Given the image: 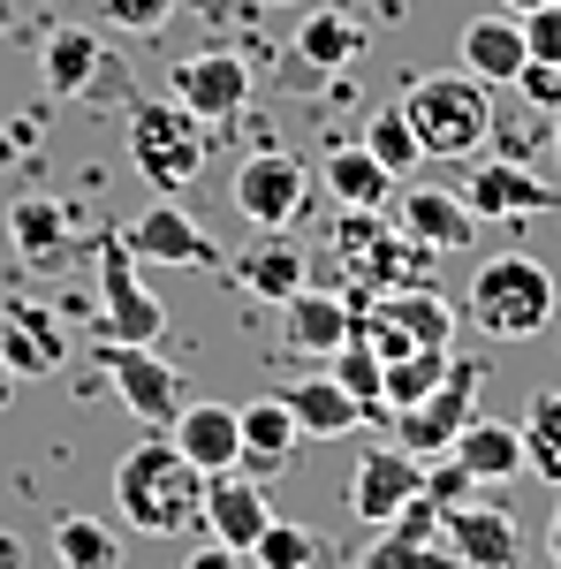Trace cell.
I'll use <instances>...</instances> for the list:
<instances>
[{
    "label": "cell",
    "instance_id": "obj_1",
    "mask_svg": "<svg viewBox=\"0 0 561 569\" xmlns=\"http://www.w3.org/2000/svg\"><path fill=\"white\" fill-rule=\"evenodd\" d=\"M114 509L144 539H190L206 525V471L174 440H137L114 463Z\"/></svg>",
    "mask_w": 561,
    "mask_h": 569
},
{
    "label": "cell",
    "instance_id": "obj_2",
    "mask_svg": "<svg viewBox=\"0 0 561 569\" xmlns=\"http://www.w3.org/2000/svg\"><path fill=\"white\" fill-rule=\"evenodd\" d=\"M327 259L357 289H432V251L394 228L388 206H342V220L327 228Z\"/></svg>",
    "mask_w": 561,
    "mask_h": 569
},
{
    "label": "cell",
    "instance_id": "obj_3",
    "mask_svg": "<svg viewBox=\"0 0 561 569\" xmlns=\"http://www.w3.org/2000/svg\"><path fill=\"white\" fill-rule=\"evenodd\" d=\"M402 114L425 144V160H463L493 130V84H478L471 69H432L402 84Z\"/></svg>",
    "mask_w": 561,
    "mask_h": 569
},
{
    "label": "cell",
    "instance_id": "obj_4",
    "mask_svg": "<svg viewBox=\"0 0 561 569\" xmlns=\"http://www.w3.org/2000/svg\"><path fill=\"white\" fill-rule=\"evenodd\" d=\"M349 342L380 350V365L402 350H448L455 342V305L440 289H357L349 297Z\"/></svg>",
    "mask_w": 561,
    "mask_h": 569
},
{
    "label": "cell",
    "instance_id": "obj_5",
    "mask_svg": "<svg viewBox=\"0 0 561 569\" xmlns=\"http://www.w3.org/2000/svg\"><path fill=\"white\" fill-rule=\"evenodd\" d=\"M206 152H213L206 122L182 99H137L130 107V160L160 198H174V190H190V182L206 176Z\"/></svg>",
    "mask_w": 561,
    "mask_h": 569
},
{
    "label": "cell",
    "instance_id": "obj_6",
    "mask_svg": "<svg viewBox=\"0 0 561 569\" xmlns=\"http://www.w3.org/2000/svg\"><path fill=\"white\" fill-rule=\"evenodd\" d=\"M471 319L493 335V342H517V335H539L554 319V273L523 251H501V259L478 266L471 281Z\"/></svg>",
    "mask_w": 561,
    "mask_h": 569
},
{
    "label": "cell",
    "instance_id": "obj_7",
    "mask_svg": "<svg viewBox=\"0 0 561 569\" xmlns=\"http://www.w3.org/2000/svg\"><path fill=\"white\" fill-rule=\"evenodd\" d=\"M478 395H485V357H448L440 388H425L418 402L394 410V440L410 456H448V440L478 418Z\"/></svg>",
    "mask_w": 561,
    "mask_h": 569
},
{
    "label": "cell",
    "instance_id": "obj_8",
    "mask_svg": "<svg viewBox=\"0 0 561 569\" xmlns=\"http://www.w3.org/2000/svg\"><path fill=\"white\" fill-rule=\"evenodd\" d=\"M99 357V372H107V388L130 402L137 418H152V426H174V410H182V372H174L168 357L152 350V342H91Z\"/></svg>",
    "mask_w": 561,
    "mask_h": 569
},
{
    "label": "cell",
    "instance_id": "obj_9",
    "mask_svg": "<svg viewBox=\"0 0 561 569\" xmlns=\"http://www.w3.org/2000/svg\"><path fill=\"white\" fill-rule=\"evenodd\" d=\"M99 311H107L114 342H160V327H168V305L137 281V259H130V243H122V228L99 236Z\"/></svg>",
    "mask_w": 561,
    "mask_h": 569
},
{
    "label": "cell",
    "instance_id": "obj_10",
    "mask_svg": "<svg viewBox=\"0 0 561 569\" xmlns=\"http://www.w3.org/2000/svg\"><path fill=\"white\" fill-rule=\"evenodd\" d=\"M303 198H311V176H303L297 152H281V144H266V152H243V168H236V213L259 220V228H289L303 213Z\"/></svg>",
    "mask_w": 561,
    "mask_h": 569
},
{
    "label": "cell",
    "instance_id": "obj_11",
    "mask_svg": "<svg viewBox=\"0 0 561 569\" xmlns=\"http://www.w3.org/2000/svg\"><path fill=\"white\" fill-rule=\"evenodd\" d=\"M388 213L402 236H418L432 259H455V251H471L478 243V213L463 206V198H448L440 182H394Z\"/></svg>",
    "mask_w": 561,
    "mask_h": 569
},
{
    "label": "cell",
    "instance_id": "obj_12",
    "mask_svg": "<svg viewBox=\"0 0 561 569\" xmlns=\"http://www.w3.org/2000/svg\"><path fill=\"white\" fill-rule=\"evenodd\" d=\"M168 91L198 114V122H236L243 107H251V61L243 53H190V61H174Z\"/></svg>",
    "mask_w": 561,
    "mask_h": 569
},
{
    "label": "cell",
    "instance_id": "obj_13",
    "mask_svg": "<svg viewBox=\"0 0 561 569\" xmlns=\"http://www.w3.org/2000/svg\"><path fill=\"white\" fill-rule=\"evenodd\" d=\"M440 517H448V509L432 501V486H425L418 501H402V509L388 517V531L364 547L357 569H455V555L440 547Z\"/></svg>",
    "mask_w": 561,
    "mask_h": 569
},
{
    "label": "cell",
    "instance_id": "obj_14",
    "mask_svg": "<svg viewBox=\"0 0 561 569\" xmlns=\"http://www.w3.org/2000/svg\"><path fill=\"white\" fill-rule=\"evenodd\" d=\"M122 243H130L137 266H144V259H152V266H228V251H220L182 206H144V213L122 228Z\"/></svg>",
    "mask_w": 561,
    "mask_h": 569
},
{
    "label": "cell",
    "instance_id": "obj_15",
    "mask_svg": "<svg viewBox=\"0 0 561 569\" xmlns=\"http://www.w3.org/2000/svg\"><path fill=\"white\" fill-rule=\"evenodd\" d=\"M440 539H448L455 569H517L523 562V531H517V517H509V509H471V501H448Z\"/></svg>",
    "mask_w": 561,
    "mask_h": 569
},
{
    "label": "cell",
    "instance_id": "obj_16",
    "mask_svg": "<svg viewBox=\"0 0 561 569\" xmlns=\"http://www.w3.org/2000/svg\"><path fill=\"white\" fill-rule=\"evenodd\" d=\"M425 493V456H410L402 440L394 448H372L364 463H357V479H349V509H357V525H388L402 501H418Z\"/></svg>",
    "mask_w": 561,
    "mask_h": 569
},
{
    "label": "cell",
    "instance_id": "obj_17",
    "mask_svg": "<svg viewBox=\"0 0 561 569\" xmlns=\"http://www.w3.org/2000/svg\"><path fill=\"white\" fill-rule=\"evenodd\" d=\"M0 357H8L16 380H46V372H61L69 335H61V319L39 297H8V311H0Z\"/></svg>",
    "mask_w": 561,
    "mask_h": 569
},
{
    "label": "cell",
    "instance_id": "obj_18",
    "mask_svg": "<svg viewBox=\"0 0 561 569\" xmlns=\"http://www.w3.org/2000/svg\"><path fill=\"white\" fill-rule=\"evenodd\" d=\"M463 206L478 220H517V213H554V182H539L523 160H471Z\"/></svg>",
    "mask_w": 561,
    "mask_h": 569
},
{
    "label": "cell",
    "instance_id": "obj_19",
    "mask_svg": "<svg viewBox=\"0 0 561 569\" xmlns=\"http://www.w3.org/2000/svg\"><path fill=\"white\" fill-rule=\"evenodd\" d=\"M273 525V509H266V486L251 471H206V531H213L220 547H236V555H251Z\"/></svg>",
    "mask_w": 561,
    "mask_h": 569
},
{
    "label": "cell",
    "instance_id": "obj_20",
    "mask_svg": "<svg viewBox=\"0 0 561 569\" xmlns=\"http://www.w3.org/2000/svg\"><path fill=\"white\" fill-rule=\"evenodd\" d=\"M168 440L198 471H236L243 463V418H236V402H182Z\"/></svg>",
    "mask_w": 561,
    "mask_h": 569
},
{
    "label": "cell",
    "instance_id": "obj_21",
    "mask_svg": "<svg viewBox=\"0 0 561 569\" xmlns=\"http://www.w3.org/2000/svg\"><path fill=\"white\" fill-rule=\"evenodd\" d=\"M281 342L303 350V357H334L349 342V297L319 289V281H303L297 297L281 305Z\"/></svg>",
    "mask_w": 561,
    "mask_h": 569
},
{
    "label": "cell",
    "instance_id": "obj_22",
    "mask_svg": "<svg viewBox=\"0 0 561 569\" xmlns=\"http://www.w3.org/2000/svg\"><path fill=\"white\" fill-rule=\"evenodd\" d=\"M455 46H463V69H471L478 84H517L523 61H531V53H523V16L517 8H509V16H471Z\"/></svg>",
    "mask_w": 561,
    "mask_h": 569
},
{
    "label": "cell",
    "instance_id": "obj_23",
    "mask_svg": "<svg viewBox=\"0 0 561 569\" xmlns=\"http://www.w3.org/2000/svg\"><path fill=\"white\" fill-rule=\"evenodd\" d=\"M236 418H243V463H236V471H251V479H281V471H289V448H297V418H289V402H281V395H259V402H243V410H236Z\"/></svg>",
    "mask_w": 561,
    "mask_h": 569
},
{
    "label": "cell",
    "instance_id": "obj_24",
    "mask_svg": "<svg viewBox=\"0 0 561 569\" xmlns=\"http://www.w3.org/2000/svg\"><path fill=\"white\" fill-rule=\"evenodd\" d=\"M281 402H289V418H297V433H311V440H342V433L364 426V402H357L334 372H311L297 388H281Z\"/></svg>",
    "mask_w": 561,
    "mask_h": 569
},
{
    "label": "cell",
    "instance_id": "obj_25",
    "mask_svg": "<svg viewBox=\"0 0 561 569\" xmlns=\"http://www.w3.org/2000/svg\"><path fill=\"white\" fill-rule=\"evenodd\" d=\"M448 456L463 463V479L471 486H501L523 471V433L517 426H501V418H471L463 433L448 440Z\"/></svg>",
    "mask_w": 561,
    "mask_h": 569
},
{
    "label": "cell",
    "instance_id": "obj_26",
    "mask_svg": "<svg viewBox=\"0 0 561 569\" xmlns=\"http://www.w3.org/2000/svg\"><path fill=\"white\" fill-rule=\"evenodd\" d=\"M236 281H243L259 305H289L303 281H311V259H303V251L289 243V236H281V228H266L259 251H243V259H236Z\"/></svg>",
    "mask_w": 561,
    "mask_h": 569
},
{
    "label": "cell",
    "instance_id": "obj_27",
    "mask_svg": "<svg viewBox=\"0 0 561 569\" xmlns=\"http://www.w3.org/2000/svg\"><path fill=\"white\" fill-rule=\"evenodd\" d=\"M297 53H303V69H349L364 53V23L349 8H311L297 23Z\"/></svg>",
    "mask_w": 561,
    "mask_h": 569
},
{
    "label": "cell",
    "instance_id": "obj_28",
    "mask_svg": "<svg viewBox=\"0 0 561 569\" xmlns=\"http://www.w3.org/2000/svg\"><path fill=\"white\" fill-rule=\"evenodd\" d=\"M8 236H16V251L31 266H53V259H69V213L53 206V198H16L8 206Z\"/></svg>",
    "mask_w": 561,
    "mask_h": 569
},
{
    "label": "cell",
    "instance_id": "obj_29",
    "mask_svg": "<svg viewBox=\"0 0 561 569\" xmlns=\"http://www.w3.org/2000/svg\"><path fill=\"white\" fill-rule=\"evenodd\" d=\"M53 562L61 569H122V539H114V525H99L84 509H61L53 517Z\"/></svg>",
    "mask_w": 561,
    "mask_h": 569
},
{
    "label": "cell",
    "instance_id": "obj_30",
    "mask_svg": "<svg viewBox=\"0 0 561 569\" xmlns=\"http://www.w3.org/2000/svg\"><path fill=\"white\" fill-rule=\"evenodd\" d=\"M39 77H46V99H77V91L99 77V39L91 31H53L46 39V53H39Z\"/></svg>",
    "mask_w": 561,
    "mask_h": 569
},
{
    "label": "cell",
    "instance_id": "obj_31",
    "mask_svg": "<svg viewBox=\"0 0 561 569\" xmlns=\"http://www.w3.org/2000/svg\"><path fill=\"white\" fill-rule=\"evenodd\" d=\"M327 190H334L342 206H388L394 176L364 152V144H342V152H327Z\"/></svg>",
    "mask_w": 561,
    "mask_h": 569
},
{
    "label": "cell",
    "instance_id": "obj_32",
    "mask_svg": "<svg viewBox=\"0 0 561 569\" xmlns=\"http://www.w3.org/2000/svg\"><path fill=\"white\" fill-rule=\"evenodd\" d=\"M364 152H372V160H380V168H388L394 182H410L418 168H425V144H418V130H410V114H402V99L372 114V130H364Z\"/></svg>",
    "mask_w": 561,
    "mask_h": 569
},
{
    "label": "cell",
    "instance_id": "obj_33",
    "mask_svg": "<svg viewBox=\"0 0 561 569\" xmlns=\"http://www.w3.org/2000/svg\"><path fill=\"white\" fill-rule=\"evenodd\" d=\"M523 471H539L547 486H561V395H531V410H523Z\"/></svg>",
    "mask_w": 561,
    "mask_h": 569
},
{
    "label": "cell",
    "instance_id": "obj_34",
    "mask_svg": "<svg viewBox=\"0 0 561 569\" xmlns=\"http://www.w3.org/2000/svg\"><path fill=\"white\" fill-rule=\"evenodd\" d=\"M251 555H259L266 569H334V547H327L319 531L311 525H281V517L266 525V539L251 547Z\"/></svg>",
    "mask_w": 561,
    "mask_h": 569
},
{
    "label": "cell",
    "instance_id": "obj_35",
    "mask_svg": "<svg viewBox=\"0 0 561 569\" xmlns=\"http://www.w3.org/2000/svg\"><path fill=\"white\" fill-rule=\"evenodd\" d=\"M440 372H448V350H402L388 357V372H380V402H388V418L402 402H418L425 388H440Z\"/></svg>",
    "mask_w": 561,
    "mask_h": 569
},
{
    "label": "cell",
    "instance_id": "obj_36",
    "mask_svg": "<svg viewBox=\"0 0 561 569\" xmlns=\"http://www.w3.org/2000/svg\"><path fill=\"white\" fill-rule=\"evenodd\" d=\"M380 372H388V365H380V350H364V342H342V350H334V380L364 402V418H388V402H380Z\"/></svg>",
    "mask_w": 561,
    "mask_h": 569
},
{
    "label": "cell",
    "instance_id": "obj_37",
    "mask_svg": "<svg viewBox=\"0 0 561 569\" xmlns=\"http://www.w3.org/2000/svg\"><path fill=\"white\" fill-rule=\"evenodd\" d=\"M523 53H531V61H547V69H561V0L523 8Z\"/></svg>",
    "mask_w": 561,
    "mask_h": 569
},
{
    "label": "cell",
    "instance_id": "obj_38",
    "mask_svg": "<svg viewBox=\"0 0 561 569\" xmlns=\"http://www.w3.org/2000/svg\"><path fill=\"white\" fill-rule=\"evenodd\" d=\"M107 8V23H122V31H160L174 16V0H99Z\"/></svg>",
    "mask_w": 561,
    "mask_h": 569
},
{
    "label": "cell",
    "instance_id": "obj_39",
    "mask_svg": "<svg viewBox=\"0 0 561 569\" xmlns=\"http://www.w3.org/2000/svg\"><path fill=\"white\" fill-rule=\"evenodd\" d=\"M517 84L531 91L539 107H554V99H561V69H547V61H523V77H517Z\"/></svg>",
    "mask_w": 561,
    "mask_h": 569
},
{
    "label": "cell",
    "instance_id": "obj_40",
    "mask_svg": "<svg viewBox=\"0 0 561 569\" xmlns=\"http://www.w3.org/2000/svg\"><path fill=\"white\" fill-rule=\"evenodd\" d=\"M190 569H243V555H236V547H220V539H206V547L190 555Z\"/></svg>",
    "mask_w": 561,
    "mask_h": 569
},
{
    "label": "cell",
    "instance_id": "obj_41",
    "mask_svg": "<svg viewBox=\"0 0 561 569\" xmlns=\"http://www.w3.org/2000/svg\"><path fill=\"white\" fill-rule=\"evenodd\" d=\"M547 562H561V509H554V525H547Z\"/></svg>",
    "mask_w": 561,
    "mask_h": 569
},
{
    "label": "cell",
    "instance_id": "obj_42",
    "mask_svg": "<svg viewBox=\"0 0 561 569\" xmlns=\"http://www.w3.org/2000/svg\"><path fill=\"white\" fill-rule=\"evenodd\" d=\"M8 395H16V372H8V357H0V410H8Z\"/></svg>",
    "mask_w": 561,
    "mask_h": 569
},
{
    "label": "cell",
    "instance_id": "obj_43",
    "mask_svg": "<svg viewBox=\"0 0 561 569\" xmlns=\"http://www.w3.org/2000/svg\"><path fill=\"white\" fill-rule=\"evenodd\" d=\"M509 8H517V16H523V8H547V0H509Z\"/></svg>",
    "mask_w": 561,
    "mask_h": 569
},
{
    "label": "cell",
    "instance_id": "obj_44",
    "mask_svg": "<svg viewBox=\"0 0 561 569\" xmlns=\"http://www.w3.org/2000/svg\"><path fill=\"white\" fill-rule=\"evenodd\" d=\"M554 137H561V114H554Z\"/></svg>",
    "mask_w": 561,
    "mask_h": 569
}]
</instances>
